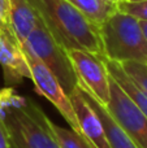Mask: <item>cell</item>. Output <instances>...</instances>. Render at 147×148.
I'll use <instances>...</instances> for the list:
<instances>
[{
  "mask_svg": "<svg viewBox=\"0 0 147 148\" xmlns=\"http://www.w3.org/2000/svg\"><path fill=\"white\" fill-rule=\"evenodd\" d=\"M128 1H141V0H128Z\"/></svg>",
  "mask_w": 147,
  "mask_h": 148,
  "instance_id": "21",
  "label": "cell"
},
{
  "mask_svg": "<svg viewBox=\"0 0 147 148\" xmlns=\"http://www.w3.org/2000/svg\"><path fill=\"white\" fill-rule=\"evenodd\" d=\"M69 97L74 113L77 116V121L82 135L95 148H111L100 118L93 109V107L87 103V100L83 97L81 87L78 84L69 95Z\"/></svg>",
  "mask_w": 147,
  "mask_h": 148,
  "instance_id": "8",
  "label": "cell"
},
{
  "mask_svg": "<svg viewBox=\"0 0 147 148\" xmlns=\"http://www.w3.org/2000/svg\"><path fill=\"white\" fill-rule=\"evenodd\" d=\"M22 51L25 53L26 61H27L29 70H30V79L34 82L35 91L55 105V108L61 113V116L65 118V121L69 123V126L73 130L82 134L80 130L77 116L73 109L70 97L65 94L57 78L31 51H29L25 47H22Z\"/></svg>",
  "mask_w": 147,
  "mask_h": 148,
  "instance_id": "5",
  "label": "cell"
},
{
  "mask_svg": "<svg viewBox=\"0 0 147 148\" xmlns=\"http://www.w3.org/2000/svg\"><path fill=\"white\" fill-rule=\"evenodd\" d=\"M0 65L4 81L8 87L20 83L22 79H30V70L22 47L13 44L0 36Z\"/></svg>",
  "mask_w": 147,
  "mask_h": 148,
  "instance_id": "9",
  "label": "cell"
},
{
  "mask_svg": "<svg viewBox=\"0 0 147 148\" xmlns=\"http://www.w3.org/2000/svg\"><path fill=\"white\" fill-rule=\"evenodd\" d=\"M80 86V84H78ZM81 87V86H80ZM82 95L87 103L93 107V109L96 112V114L99 116L102 123H103L104 131H106V136L108 139V143L111 148H139L134 142L130 139V136L120 127V125L112 118V116L108 113V110L106 109V107H103L102 104H99L86 90H83L81 87Z\"/></svg>",
  "mask_w": 147,
  "mask_h": 148,
  "instance_id": "10",
  "label": "cell"
},
{
  "mask_svg": "<svg viewBox=\"0 0 147 148\" xmlns=\"http://www.w3.org/2000/svg\"><path fill=\"white\" fill-rule=\"evenodd\" d=\"M117 10L137 18L138 21H146L147 22V0L141 1H128L121 0L117 3Z\"/></svg>",
  "mask_w": 147,
  "mask_h": 148,
  "instance_id": "17",
  "label": "cell"
},
{
  "mask_svg": "<svg viewBox=\"0 0 147 148\" xmlns=\"http://www.w3.org/2000/svg\"><path fill=\"white\" fill-rule=\"evenodd\" d=\"M80 12L100 26L112 13L117 10V3L111 0H68Z\"/></svg>",
  "mask_w": 147,
  "mask_h": 148,
  "instance_id": "13",
  "label": "cell"
},
{
  "mask_svg": "<svg viewBox=\"0 0 147 148\" xmlns=\"http://www.w3.org/2000/svg\"><path fill=\"white\" fill-rule=\"evenodd\" d=\"M22 47L31 51L57 78L65 94L69 96L77 87L78 78L72 66L68 53L49 34L44 23L38 17L34 30L22 44Z\"/></svg>",
  "mask_w": 147,
  "mask_h": 148,
  "instance_id": "4",
  "label": "cell"
},
{
  "mask_svg": "<svg viewBox=\"0 0 147 148\" xmlns=\"http://www.w3.org/2000/svg\"><path fill=\"white\" fill-rule=\"evenodd\" d=\"M111 1H113V3H119V1H121V0H111Z\"/></svg>",
  "mask_w": 147,
  "mask_h": 148,
  "instance_id": "20",
  "label": "cell"
},
{
  "mask_svg": "<svg viewBox=\"0 0 147 148\" xmlns=\"http://www.w3.org/2000/svg\"><path fill=\"white\" fill-rule=\"evenodd\" d=\"M99 29L106 60L147 64V42L137 18L116 10Z\"/></svg>",
  "mask_w": 147,
  "mask_h": 148,
  "instance_id": "3",
  "label": "cell"
},
{
  "mask_svg": "<svg viewBox=\"0 0 147 148\" xmlns=\"http://www.w3.org/2000/svg\"><path fill=\"white\" fill-rule=\"evenodd\" d=\"M141 22V27H142V31H143V35L146 38V42H147V22L146 21H139Z\"/></svg>",
  "mask_w": 147,
  "mask_h": 148,
  "instance_id": "19",
  "label": "cell"
},
{
  "mask_svg": "<svg viewBox=\"0 0 147 148\" xmlns=\"http://www.w3.org/2000/svg\"><path fill=\"white\" fill-rule=\"evenodd\" d=\"M0 114L9 148H60L48 127L46 113L12 87L0 90Z\"/></svg>",
  "mask_w": 147,
  "mask_h": 148,
  "instance_id": "2",
  "label": "cell"
},
{
  "mask_svg": "<svg viewBox=\"0 0 147 148\" xmlns=\"http://www.w3.org/2000/svg\"><path fill=\"white\" fill-rule=\"evenodd\" d=\"M52 38L65 49H82L106 60L100 29L68 0H29Z\"/></svg>",
  "mask_w": 147,
  "mask_h": 148,
  "instance_id": "1",
  "label": "cell"
},
{
  "mask_svg": "<svg viewBox=\"0 0 147 148\" xmlns=\"http://www.w3.org/2000/svg\"><path fill=\"white\" fill-rule=\"evenodd\" d=\"M0 36L13 44L21 46L17 40L10 23L9 16V0H0Z\"/></svg>",
  "mask_w": 147,
  "mask_h": 148,
  "instance_id": "15",
  "label": "cell"
},
{
  "mask_svg": "<svg viewBox=\"0 0 147 148\" xmlns=\"http://www.w3.org/2000/svg\"><path fill=\"white\" fill-rule=\"evenodd\" d=\"M125 73L147 94V64L138 61L120 62Z\"/></svg>",
  "mask_w": 147,
  "mask_h": 148,
  "instance_id": "16",
  "label": "cell"
},
{
  "mask_svg": "<svg viewBox=\"0 0 147 148\" xmlns=\"http://www.w3.org/2000/svg\"><path fill=\"white\" fill-rule=\"evenodd\" d=\"M48 127L60 148H95L82 134L73 129H64L48 120Z\"/></svg>",
  "mask_w": 147,
  "mask_h": 148,
  "instance_id": "14",
  "label": "cell"
},
{
  "mask_svg": "<svg viewBox=\"0 0 147 148\" xmlns=\"http://www.w3.org/2000/svg\"><path fill=\"white\" fill-rule=\"evenodd\" d=\"M104 62H106V68L108 70L109 77L119 84V87L132 100L133 104L137 105L147 117V94L125 73L120 62L111 61V60H104Z\"/></svg>",
  "mask_w": 147,
  "mask_h": 148,
  "instance_id": "12",
  "label": "cell"
},
{
  "mask_svg": "<svg viewBox=\"0 0 147 148\" xmlns=\"http://www.w3.org/2000/svg\"><path fill=\"white\" fill-rule=\"evenodd\" d=\"M0 148H9L7 130H5V126H4V122H3L1 114H0Z\"/></svg>",
  "mask_w": 147,
  "mask_h": 148,
  "instance_id": "18",
  "label": "cell"
},
{
  "mask_svg": "<svg viewBox=\"0 0 147 148\" xmlns=\"http://www.w3.org/2000/svg\"><path fill=\"white\" fill-rule=\"evenodd\" d=\"M9 16L14 35L22 47L38 22V14L29 0H9Z\"/></svg>",
  "mask_w": 147,
  "mask_h": 148,
  "instance_id": "11",
  "label": "cell"
},
{
  "mask_svg": "<svg viewBox=\"0 0 147 148\" xmlns=\"http://www.w3.org/2000/svg\"><path fill=\"white\" fill-rule=\"evenodd\" d=\"M106 109L138 147L147 148V117L111 77L109 101Z\"/></svg>",
  "mask_w": 147,
  "mask_h": 148,
  "instance_id": "7",
  "label": "cell"
},
{
  "mask_svg": "<svg viewBox=\"0 0 147 148\" xmlns=\"http://www.w3.org/2000/svg\"><path fill=\"white\" fill-rule=\"evenodd\" d=\"M67 53L78 78V84L106 107L109 101V74L104 60L82 49H70Z\"/></svg>",
  "mask_w": 147,
  "mask_h": 148,
  "instance_id": "6",
  "label": "cell"
}]
</instances>
